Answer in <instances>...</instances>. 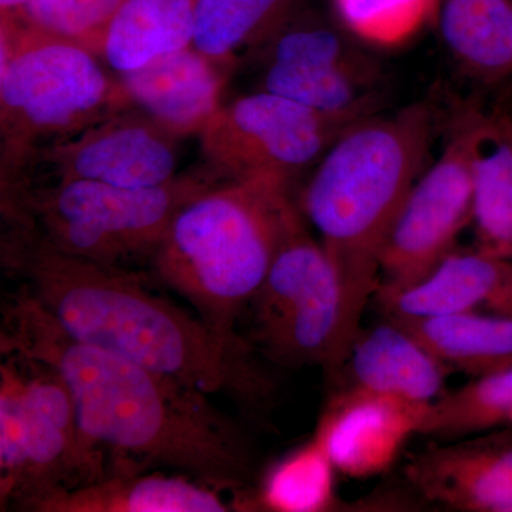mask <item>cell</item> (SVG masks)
Listing matches in <instances>:
<instances>
[{
	"label": "cell",
	"instance_id": "cell-1",
	"mask_svg": "<svg viewBox=\"0 0 512 512\" xmlns=\"http://www.w3.org/2000/svg\"><path fill=\"white\" fill-rule=\"evenodd\" d=\"M2 353L49 367L72 396L87 447L114 458L113 473L163 466L215 490H244L251 448L207 393L67 336L22 292L8 303Z\"/></svg>",
	"mask_w": 512,
	"mask_h": 512
},
{
	"label": "cell",
	"instance_id": "cell-2",
	"mask_svg": "<svg viewBox=\"0 0 512 512\" xmlns=\"http://www.w3.org/2000/svg\"><path fill=\"white\" fill-rule=\"evenodd\" d=\"M3 261L70 338L211 394L244 402L271 393L249 348L222 343L198 316L148 291L121 266L76 258L9 229Z\"/></svg>",
	"mask_w": 512,
	"mask_h": 512
},
{
	"label": "cell",
	"instance_id": "cell-3",
	"mask_svg": "<svg viewBox=\"0 0 512 512\" xmlns=\"http://www.w3.org/2000/svg\"><path fill=\"white\" fill-rule=\"evenodd\" d=\"M434 130L436 114L424 101L357 121L320 158L302 192L299 210L318 231L342 292L340 369L362 329L384 242L424 171Z\"/></svg>",
	"mask_w": 512,
	"mask_h": 512
},
{
	"label": "cell",
	"instance_id": "cell-4",
	"mask_svg": "<svg viewBox=\"0 0 512 512\" xmlns=\"http://www.w3.org/2000/svg\"><path fill=\"white\" fill-rule=\"evenodd\" d=\"M293 205L285 185L224 181L175 215L151 255L157 278L231 348H248L235 326L268 274Z\"/></svg>",
	"mask_w": 512,
	"mask_h": 512
},
{
	"label": "cell",
	"instance_id": "cell-5",
	"mask_svg": "<svg viewBox=\"0 0 512 512\" xmlns=\"http://www.w3.org/2000/svg\"><path fill=\"white\" fill-rule=\"evenodd\" d=\"M133 109L99 56L23 22L0 19V184L18 185L37 151Z\"/></svg>",
	"mask_w": 512,
	"mask_h": 512
},
{
	"label": "cell",
	"instance_id": "cell-6",
	"mask_svg": "<svg viewBox=\"0 0 512 512\" xmlns=\"http://www.w3.org/2000/svg\"><path fill=\"white\" fill-rule=\"evenodd\" d=\"M225 178L207 164L148 188L90 181L26 185L2 198L9 229L63 254L120 266L156 252L188 202Z\"/></svg>",
	"mask_w": 512,
	"mask_h": 512
},
{
	"label": "cell",
	"instance_id": "cell-7",
	"mask_svg": "<svg viewBox=\"0 0 512 512\" xmlns=\"http://www.w3.org/2000/svg\"><path fill=\"white\" fill-rule=\"evenodd\" d=\"M0 500L32 511L60 491L106 476L80 431L69 390L49 367L2 353Z\"/></svg>",
	"mask_w": 512,
	"mask_h": 512
},
{
	"label": "cell",
	"instance_id": "cell-8",
	"mask_svg": "<svg viewBox=\"0 0 512 512\" xmlns=\"http://www.w3.org/2000/svg\"><path fill=\"white\" fill-rule=\"evenodd\" d=\"M252 339L278 365L320 366L330 382L340 369L342 292L320 241L293 205L264 282L248 305Z\"/></svg>",
	"mask_w": 512,
	"mask_h": 512
},
{
	"label": "cell",
	"instance_id": "cell-9",
	"mask_svg": "<svg viewBox=\"0 0 512 512\" xmlns=\"http://www.w3.org/2000/svg\"><path fill=\"white\" fill-rule=\"evenodd\" d=\"M353 124L265 90L222 104L200 134L205 164L225 180L291 188Z\"/></svg>",
	"mask_w": 512,
	"mask_h": 512
},
{
	"label": "cell",
	"instance_id": "cell-10",
	"mask_svg": "<svg viewBox=\"0 0 512 512\" xmlns=\"http://www.w3.org/2000/svg\"><path fill=\"white\" fill-rule=\"evenodd\" d=\"M348 30L292 16L262 47L261 90L355 124L383 110V70Z\"/></svg>",
	"mask_w": 512,
	"mask_h": 512
},
{
	"label": "cell",
	"instance_id": "cell-11",
	"mask_svg": "<svg viewBox=\"0 0 512 512\" xmlns=\"http://www.w3.org/2000/svg\"><path fill=\"white\" fill-rule=\"evenodd\" d=\"M476 117L477 110L458 114L440 157L407 194L384 242L375 295L419 284L456 251L458 235L473 222L471 146Z\"/></svg>",
	"mask_w": 512,
	"mask_h": 512
},
{
	"label": "cell",
	"instance_id": "cell-12",
	"mask_svg": "<svg viewBox=\"0 0 512 512\" xmlns=\"http://www.w3.org/2000/svg\"><path fill=\"white\" fill-rule=\"evenodd\" d=\"M177 140L133 107L37 151L9 194L40 174L52 183L157 187L178 175Z\"/></svg>",
	"mask_w": 512,
	"mask_h": 512
},
{
	"label": "cell",
	"instance_id": "cell-13",
	"mask_svg": "<svg viewBox=\"0 0 512 512\" xmlns=\"http://www.w3.org/2000/svg\"><path fill=\"white\" fill-rule=\"evenodd\" d=\"M404 480L426 503L461 512H512V427L434 441L407 460Z\"/></svg>",
	"mask_w": 512,
	"mask_h": 512
},
{
	"label": "cell",
	"instance_id": "cell-14",
	"mask_svg": "<svg viewBox=\"0 0 512 512\" xmlns=\"http://www.w3.org/2000/svg\"><path fill=\"white\" fill-rule=\"evenodd\" d=\"M430 404L336 389L315 436L343 476H379L393 467L410 437L420 433Z\"/></svg>",
	"mask_w": 512,
	"mask_h": 512
},
{
	"label": "cell",
	"instance_id": "cell-15",
	"mask_svg": "<svg viewBox=\"0 0 512 512\" xmlns=\"http://www.w3.org/2000/svg\"><path fill=\"white\" fill-rule=\"evenodd\" d=\"M228 72L190 46L120 73L119 79L133 107L180 140L200 136L221 109Z\"/></svg>",
	"mask_w": 512,
	"mask_h": 512
},
{
	"label": "cell",
	"instance_id": "cell-16",
	"mask_svg": "<svg viewBox=\"0 0 512 512\" xmlns=\"http://www.w3.org/2000/svg\"><path fill=\"white\" fill-rule=\"evenodd\" d=\"M389 318H429L456 313L512 316V259L474 247L453 251L412 288L373 296Z\"/></svg>",
	"mask_w": 512,
	"mask_h": 512
},
{
	"label": "cell",
	"instance_id": "cell-17",
	"mask_svg": "<svg viewBox=\"0 0 512 512\" xmlns=\"http://www.w3.org/2000/svg\"><path fill=\"white\" fill-rule=\"evenodd\" d=\"M450 369L419 339L392 319L360 329L342 369L336 389L433 403L443 396Z\"/></svg>",
	"mask_w": 512,
	"mask_h": 512
},
{
	"label": "cell",
	"instance_id": "cell-18",
	"mask_svg": "<svg viewBox=\"0 0 512 512\" xmlns=\"http://www.w3.org/2000/svg\"><path fill=\"white\" fill-rule=\"evenodd\" d=\"M220 491L185 476L113 473L93 483L60 491L36 512H225Z\"/></svg>",
	"mask_w": 512,
	"mask_h": 512
},
{
	"label": "cell",
	"instance_id": "cell-19",
	"mask_svg": "<svg viewBox=\"0 0 512 512\" xmlns=\"http://www.w3.org/2000/svg\"><path fill=\"white\" fill-rule=\"evenodd\" d=\"M476 247L512 259V121L477 111L471 146Z\"/></svg>",
	"mask_w": 512,
	"mask_h": 512
},
{
	"label": "cell",
	"instance_id": "cell-20",
	"mask_svg": "<svg viewBox=\"0 0 512 512\" xmlns=\"http://www.w3.org/2000/svg\"><path fill=\"white\" fill-rule=\"evenodd\" d=\"M441 36L461 72L481 83L512 77V0H441Z\"/></svg>",
	"mask_w": 512,
	"mask_h": 512
},
{
	"label": "cell",
	"instance_id": "cell-21",
	"mask_svg": "<svg viewBox=\"0 0 512 512\" xmlns=\"http://www.w3.org/2000/svg\"><path fill=\"white\" fill-rule=\"evenodd\" d=\"M392 319L450 370L481 377L512 367V316L456 313Z\"/></svg>",
	"mask_w": 512,
	"mask_h": 512
},
{
	"label": "cell",
	"instance_id": "cell-22",
	"mask_svg": "<svg viewBox=\"0 0 512 512\" xmlns=\"http://www.w3.org/2000/svg\"><path fill=\"white\" fill-rule=\"evenodd\" d=\"M200 0H124L111 20L103 57L127 73L192 46Z\"/></svg>",
	"mask_w": 512,
	"mask_h": 512
},
{
	"label": "cell",
	"instance_id": "cell-23",
	"mask_svg": "<svg viewBox=\"0 0 512 512\" xmlns=\"http://www.w3.org/2000/svg\"><path fill=\"white\" fill-rule=\"evenodd\" d=\"M299 0H200L192 46L231 70L268 43L298 12Z\"/></svg>",
	"mask_w": 512,
	"mask_h": 512
},
{
	"label": "cell",
	"instance_id": "cell-24",
	"mask_svg": "<svg viewBox=\"0 0 512 512\" xmlns=\"http://www.w3.org/2000/svg\"><path fill=\"white\" fill-rule=\"evenodd\" d=\"M505 427H512V367L444 393L430 404L419 434L451 441Z\"/></svg>",
	"mask_w": 512,
	"mask_h": 512
},
{
	"label": "cell",
	"instance_id": "cell-25",
	"mask_svg": "<svg viewBox=\"0 0 512 512\" xmlns=\"http://www.w3.org/2000/svg\"><path fill=\"white\" fill-rule=\"evenodd\" d=\"M335 471L332 460L315 436L266 473L258 498L266 510L329 511L338 505Z\"/></svg>",
	"mask_w": 512,
	"mask_h": 512
},
{
	"label": "cell",
	"instance_id": "cell-26",
	"mask_svg": "<svg viewBox=\"0 0 512 512\" xmlns=\"http://www.w3.org/2000/svg\"><path fill=\"white\" fill-rule=\"evenodd\" d=\"M441 0H332L338 23L365 45L402 46L439 16Z\"/></svg>",
	"mask_w": 512,
	"mask_h": 512
},
{
	"label": "cell",
	"instance_id": "cell-27",
	"mask_svg": "<svg viewBox=\"0 0 512 512\" xmlns=\"http://www.w3.org/2000/svg\"><path fill=\"white\" fill-rule=\"evenodd\" d=\"M124 0H29L18 16L33 28L79 43L101 57L111 20Z\"/></svg>",
	"mask_w": 512,
	"mask_h": 512
},
{
	"label": "cell",
	"instance_id": "cell-28",
	"mask_svg": "<svg viewBox=\"0 0 512 512\" xmlns=\"http://www.w3.org/2000/svg\"><path fill=\"white\" fill-rule=\"evenodd\" d=\"M29 0H0V19L18 18Z\"/></svg>",
	"mask_w": 512,
	"mask_h": 512
}]
</instances>
